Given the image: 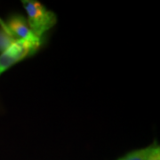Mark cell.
<instances>
[{
	"label": "cell",
	"mask_w": 160,
	"mask_h": 160,
	"mask_svg": "<svg viewBox=\"0 0 160 160\" xmlns=\"http://www.w3.org/2000/svg\"><path fill=\"white\" fill-rule=\"evenodd\" d=\"M22 4L28 15L27 22L38 38H41L44 33L52 29L57 22L55 13L46 9V6L38 1L24 0Z\"/></svg>",
	"instance_id": "1"
},
{
	"label": "cell",
	"mask_w": 160,
	"mask_h": 160,
	"mask_svg": "<svg viewBox=\"0 0 160 160\" xmlns=\"http://www.w3.org/2000/svg\"><path fill=\"white\" fill-rule=\"evenodd\" d=\"M40 45L41 42L17 40L6 51L0 54V76L14 64L34 54Z\"/></svg>",
	"instance_id": "2"
},
{
	"label": "cell",
	"mask_w": 160,
	"mask_h": 160,
	"mask_svg": "<svg viewBox=\"0 0 160 160\" xmlns=\"http://www.w3.org/2000/svg\"><path fill=\"white\" fill-rule=\"evenodd\" d=\"M6 24L8 30L17 40L29 42H41V38H38L32 32L26 20L21 15L12 16Z\"/></svg>",
	"instance_id": "3"
},
{
	"label": "cell",
	"mask_w": 160,
	"mask_h": 160,
	"mask_svg": "<svg viewBox=\"0 0 160 160\" xmlns=\"http://www.w3.org/2000/svg\"><path fill=\"white\" fill-rule=\"evenodd\" d=\"M16 41L17 39L11 34L8 29L0 28V53L6 51Z\"/></svg>",
	"instance_id": "4"
},
{
	"label": "cell",
	"mask_w": 160,
	"mask_h": 160,
	"mask_svg": "<svg viewBox=\"0 0 160 160\" xmlns=\"http://www.w3.org/2000/svg\"><path fill=\"white\" fill-rule=\"evenodd\" d=\"M150 147H147L145 149H137V150H133L132 152H129L124 157L120 158L118 160H146L147 157L149 152Z\"/></svg>",
	"instance_id": "5"
},
{
	"label": "cell",
	"mask_w": 160,
	"mask_h": 160,
	"mask_svg": "<svg viewBox=\"0 0 160 160\" xmlns=\"http://www.w3.org/2000/svg\"><path fill=\"white\" fill-rule=\"evenodd\" d=\"M146 160H160V147L151 146Z\"/></svg>",
	"instance_id": "6"
}]
</instances>
